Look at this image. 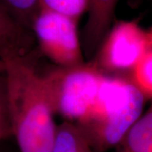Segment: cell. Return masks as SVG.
<instances>
[{"label": "cell", "instance_id": "obj_1", "mask_svg": "<svg viewBox=\"0 0 152 152\" xmlns=\"http://www.w3.org/2000/svg\"><path fill=\"white\" fill-rule=\"evenodd\" d=\"M4 64L12 136L19 152H52L57 127L42 75L28 55H0Z\"/></svg>", "mask_w": 152, "mask_h": 152}, {"label": "cell", "instance_id": "obj_2", "mask_svg": "<svg viewBox=\"0 0 152 152\" xmlns=\"http://www.w3.org/2000/svg\"><path fill=\"white\" fill-rule=\"evenodd\" d=\"M145 96L129 79L106 75L87 114L75 123L95 152L114 149L142 115Z\"/></svg>", "mask_w": 152, "mask_h": 152}, {"label": "cell", "instance_id": "obj_3", "mask_svg": "<svg viewBox=\"0 0 152 152\" xmlns=\"http://www.w3.org/2000/svg\"><path fill=\"white\" fill-rule=\"evenodd\" d=\"M105 75L90 61L71 67L57 66L42 75L53 114L72 123L82 119L92 107Z\"/></svg>", "mask_w": 152, "mask_h": 152}, {"label": "cell", "instance_id": "obj_4", "mask_svg": "<svg viewBox=\"0 0 152 152\" xmlns=\"http://www.w3.org/2000/svg\"><path fill=\"white\" fill-rule=\"evenodd\" d=\"M151 48L137 20H115L90 62L105 75H120L131 73Z\"/></svg>", "mask_w": 152, "mask_h": 152}, {"label": "cell", "instance_id": "obj_5", "mask_svg": "<svg viewBox=\"0 0 152 152\" xmlns=\"http://www.w3.org/2000/svg\"><path fill=\"white\" fill-rule=\"evenodd\" d=\"M78 22L45 9H39L31 24V31L41 52L60 67L85 63Z\"/></svg>", "mask_w": 152, "mask_h": 152}, {"label": "cell", "instance_id": "obj_6", "mask_svg": "<svg viewBox=\"0 0 152 152\" xmlns=\"http://www.w3.org/2000/svg\"><path fill=\"white\" fill-rule=\"evenodd\" d=\"M119 0H90L88 18L83 29L82 51L88 59L93 58L99 45L115 21Z\"/></svg>", "mask_w": 152, "mask_h": 152}, {"label": "cell", "instance_id": "obj_7", "mask_svg": "<svg viewBox=\"0 0 152 152\" xmlns=\"http://www.w3.org/2000/svg\"><path fill=\"white\" fill-rule=\"evenodd\" d=\"M34 42L32 31L18 24L0 6V55L9 53L28 55Z\"/></svg>", "mask_w": 152, "mask_h": 152}, {"label": "cell", "instance_id": "obj_8", "mask_svg": "<svg viewBox=\"0 0 152 152\" xmlns=\"http://www.w3.org/2000/svg\"><path fill=\"white\" fill-rule=\"evenodd\" d=\"M114 152H152V106L126 133Z\"/></svg>", "mask_w": 152, "mask_h": 152}, {"label": "cell", "instance_id": "obj_9", "mask_svg": "<svg viewBox=\"0 0 152 152\" xmlns=\"http://www.w3.org/2000/svg\"><path fill=\"white\" fill-rule=\"evenodd\" d=\"M52 152H95L75 123L64 121L57 127Z\"/></svg>", "mask_w": 152, "mask_h": 152}, {"label": "cell", "instance_id": "obj_10", "mask_svg": "<svg viewBox=\"0 0 152 152\" xmlns=\"http://www.w3.org/2000/svg\"><path fill=\"white\" fill-rule=\"evenodd\" d=\"M0 6L18 24L31 31L33 20L39 10V0H0Z\"/></svg>", "mask_w": 152, "mask_h": 152}, {"label": "cell", "instance_id": "obj_11", "mask_svg": "<svg viewBox=\"0 0 152 152\" xmlns=\"http://www.w3.org/2000/svg\"><path fill=\"white\" fill-rule=\"evenodd\" d=\"M90 0H39V9H45L79 22L88 12Z\"/></svg>", "mask_w": 152, "mask_h": 152}, {"label": "cell", "instance_id": "obj_12", "mask_svg": "<svg viewBox=\"0 0 152 152\" xmlns=\"http://www.w3.org/2000/svg\"><path fill=\"white\" fill-rule=\"evenodd\" d=\"M131 80L145 98L152 99V48L132 70Z\"/></svg>", "mask_w": 152, "mask_h": 152}, {"label": "cell", "instance_id": "obj_13", "mask_svg": "<svg viewBox=\"0 0 152 152\" xmlns=\"http://www.w3.org/2000/svg\"><path fill=\"white\" fill-rule=\"evenodd\" d=\"M0 136L4 140L12 136L5 70L0 73Z\"/></svg>", "mask_w": 152, "mask_h": 152}, {"label": "cell", "instance_id": "obj_14", "mask_svg": "<svg viewBox=\"0 0 152 152\" xmlns=\"http://www.w3.org/2000/svg\"><path fill=\"white\" fill-rule=\"evenodd\" d=\"M5 70V67H4V64L2 60L0 59V73L1 72H4Z\"/></svg>", "mask_w": 152, "mask_h": 152}, {"label": "cell", "instance_id": "obj_15", "mask_svg": "<svg viewBox=\"0 0 152 152\" xmlns=\"http://www.w3.org/2000/svg\"><path fill=\"white\" fill-rule=\"evenodd\" d=\"M0 152H13V151H10V150H9L8 148H5V147L0 145Z\"/></svg>", "mask_w": 152, "mask_h": 152}, {"label": "cell", "instance_id": "obj_16", "mask_svg": "<svg viewBox=\"0 0 152 152\" xmlns=\"http://www.w3.org/2000/svg\"><path fill=\"white\" fill-rule=\"evenodd\" d=\"M148 34H149V37H150V41H151V44L152 47V27L150 29V31H148Z\"/></svg>", "mask_w": 152, "mask_h": 152}, {"label": "cell", "instance_id": "obj_17", "mask_svg": "<svg viewBox=\"0 0 152 152\" xmlns=\"http://www.w3.org/2000/svg\"><path fill=\"white\" fill-rule=\"evenodd\" d=\"M2 140H4V139H3V138H2V137L0 136V142L2 141Z\"/></svg>", "mask_w": 152, "mask_h": 152}]
</instances>
